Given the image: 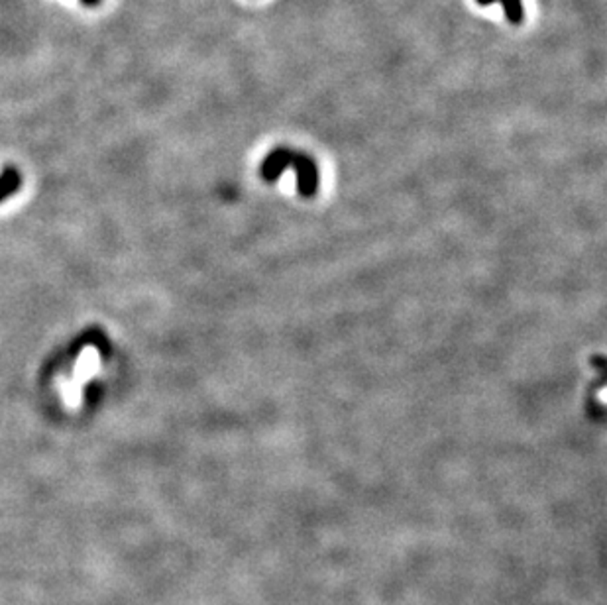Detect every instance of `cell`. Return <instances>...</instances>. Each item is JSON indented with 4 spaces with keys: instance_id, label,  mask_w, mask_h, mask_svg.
Here are the masks:
<instances>
[{
    "instance_id": "3957f363",
    "label": "cell",
    "mask_w": 607,
    "mask_h": 605,
    "mask_svg": "<svg viewBox=\"0 0 607 605\" xmlns=\"http://www.w3.org/2000/svg\"><path fill=\"white\" fill-rule=\"evenodd\" d=\"M81 2H83L85 6H96V4H99L101 0H81Z\"/></svg>"
},
{
    "instance_id": "7a4b0ae2",
    "label": "cell",
    "mask_w": 607,
    "mask_h": 605,
    "mask_svg": "<svg viewBox=\"0 0 607 605\" xmlns=\"http://www.w3.org/2000/svg\"><path fill=\"white\" fill-rule=\"evenodd\" d=\"M478 4H481V6H489V4H496V2H499V0H476Z\"/></svg>"
},
{
    "instance_id": "6da1fadb",
    "label": "cell",
    "mask_w": 607,
    "mask_h": 605,
    "mask_svg": "<svg viewBox=\"0 0 607 605\" xmlns=\"http://www.w3.org/2000/svg\"><path fill=\"white\" fill-rule=\"evenodd\" d=\"M499 2L503 4L507 22L513 24V26L523 22V16H525V12H523V0H499Z\"/></svg>"
}]
</instances>
